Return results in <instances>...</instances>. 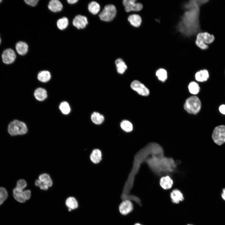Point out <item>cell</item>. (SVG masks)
Returning a JSON list of instances; mask_svg holds the SVG:
<instances>
[{"label": "cell", "mask_w": 225, "mask_h": 225, "mask_svg": "<svg viewBox=\"0 0 225 225\" xmlns=\"http://www.w3.org/2000/svg\"><path fill=\"white\" fill-rule=\"evenodd\" d=\"M205 1L190 0L185 4L184 8L187 10L177 26L178 30L183 35L192 36L199 30V7Z\"/></svg>", "instance_id": "cell-1"}, {"label": "cell", "mask_w": 225, "mask_h": 225, "mask_svg": "<svg viewBox=\"0 0 225 225\" xmlns=\"http://www.w3.org/2000/svg\"><path fill=\"white\" fill-rule=\"evenodd\" d=\"M147 163L153 172L159 175L162 173L172 172L176 168L173 159L163 156H151L147 160Z\"/></svg>", "instance_id": "cell-2"}, {"label": "cell", "mask_w": 225, "mask_h": 225, "mask_svg": "<svg viewBox=\"0 0 225 225\" xmlns=\"http://www.w3.org/2000/svg\"><path fill=\"white\" fill-rule=\"evenodd\" d=\"M8 132L12 136L22 135L26 134L28 128L23 122L15 120L11 122L8 127Z\"/></svg>", "instance_id": "cell-3"}, {"label": "cell", "mask_w": 225, "mask_h": 225, "mask_svg": "<svg viewBox=\"0 0 225 225\" xmlns=\"http://www.w3.org/2000/svg\"><path fill=\"white\" fill-rule=\"evenodd\" d=\"M214 39L212 34L207 32H200L197 35L195 43L200 49L205 50L208 48V44L212 43Z\"/></svg>", "instance_id": "cell-4"}, {"label": "cell", "mask_w": 225, "mask_h": 225, "mask_svg": "<svg viewBox=\"0 0 225 225\" xmlns=\"http://www.w3.org/2000/svg\"><path fill=\"white\" fill-rule=\"evenodd\" d=\"M184 107L185 109L189 113L196 114L200 110L201 101L199 98L196 96L190 97L186 100Z\"/></svg>", "instance_id": "cell-5"}, {"label": "cell", "mask_w": 225, "mask_h": 225, "mask_svg": "<svg viewBox=\"0 0 225 225\" xmlns=\"http://www.w3.org/2000/svg\"><path fill=\"white\" fill-rule=\"evenodd\" d=\"M212 137L214 142L218 145L225 143V125H221L216 127L213 130Z\"/></svg>", "instance_id": "cell-6"}, {"label": "cell", "mask_w": 225, "mask_h": 225, "mask_svg": "<svg viewBox=\"0 0 225 225\" xmlns=\"http://www.w3.org/2000/svg\"><path fill=\"white\" fill-rule=\"evenodd\" d=\"M116 12V9L114 5H107L105 6L104 9L99 15V17L102 21H111L115 17Z\"/></svg>", "instance_id": "cell-7"}, {"label": "cell", "mask_w": 225, "mask_h": 225, "mask_svg": "<svg viewBox=\"0 0 225 225\" xmlns=\"http://www.w3.org/2000/svg\"><path fill=\"white\" fill-rule=\"evenodd\" d=\"M132 89L136 91L139 95L143 96H148L149 95L148 89L142 83L138 80L132 81L130 85Z\"/></svg>", "instance_id": "cell-8"}, {"label": "cell", "mask_w": 225, "mask_h": 225, "mask_svg": "<svg viewBox=\"0 0 225 225\" xmlns=\"http://www.w3.org/2000/svg\"><path fill=\"white\" fill-rule=\"evenodd\" d=\"M136 0H124L123 1L126 12L139 11L142 9L143 7L142 4L140 3H136Z\"/></svg>", "instance_id": "cell-9"}, {"label": "cell", "mask_w": 225, "mask_h": 225, "mask_svg": "<svg viewBox=\"0 0 225 225\" xmlns=\"http://www.w3.org/2000/svg\"><path fill=\"white\" fill-rule=\"evenodd\" d=\"M2 58L3 62L6 64L12 63L16 58V55L14 51L11 48L5 49L3 52Z\"/></svg>", "instance_id": "cell-10"}, {"label": "cell", "mask_w": 225, "mask_h": 225, "mask_svg": "<svg viewBox=\"0 0 225 225\" xmlns=\"http://www.w3.org/2000/svg\"><path fill=\"white\" fill-rule=\"evenodd\" d=\"M73 25L78 29H83L85 28L88 24L87 18L84 16H76L72 21Z\"/></svg>", "instance_id": "cell-11"}, {"label": "cell", "mask_w": 225, "mask_h": 225, "mask_svg": "<svg viewBox=\"0 0 225 225\" xmlns=\"http://www.w3.org/2000/svg\"><path fill=\"white\" fill-rule=\"evenodd\" d=\"M133 208L132 202L128 200L123 201L119 207L120 212L123 215H126L131 212Z\"/></svg>", "instance_id": "cell-12"}, {"label": "cell", "mask_w": 225, "mask_h": 225, "mask_svg": "<svg viewBox=\"0 0 225 225\" xmlns=\"http://www.w3.org/2000/svg\"><path fill=\"white\" fill-rule=\"evenodd\" d=\"M170 197L172 202L176 204H178L180 202L182 201L184 199L182 193L178 189L174 190L171 192Z\"/></svg>", "instance_id": "cell-13"}, {"label": "cell", "mask_w": 225, "mask_h": 225, "mask_svg": "<svg viewBox=\"0 0 225 225\" xmlns=\"http://www.w3.org/2000/svg\"><path fill=\"white\" fill-rule=\"evenodd\" d=\"M48 8L51 11L57 12L61 11L62 8V5L58 0L50 1L48 5Z\"/></svg>", "instance_id": "cell-14"}, {"label": "cell", "mask_w": 225, "mask_h": 225, "mask_svg": "<svg viewBox=\"0 0 225 225\" xmlns=\"http://www.w3.org/2000/svg\"><path fill=\"white\" fill-rule=\"evenodd\" d=\"M28 46L27 43L22 41L18 42L15 46L16 49L18 53L21 55L26 54L28 50Z\"/></svg>", "instance_id": "cell-15"}, {"label": "cell", "mask_w": 225, "mask_h": 225, "mask_svg": "<svg viewBox=\"0 0 225 225\" xmlns=\"http://www.w3.org/2000/svg\"><path fill=\"white\" fill-rule=\"evenodd\" d=\"M173 183L172 179L168 176H167L162 177L160 180V184L163 189L167 190L170 189L172 187Z\"/></svg>", "instance_id": "cell-16"}, {"label": "cell", "mask_w": 225, "mask_h": 225, "mask_svg": "<svg viewBox=\"0 0 225 225\" xmlns=\"http://www.w3.org/2000/svg\"><path fill=\"white\" fill-rule=\"evenodd\" d=\"M34 95L36 99L40 101L45 100L47 97V91L41 88L36 89L34 91Z\"/></svg>", "instance_id": "cell-17"}, {"label": "cell", "mask_w": 225, "mask_h": 225, "mask_svg": "<svg viewBox=\"0 0 225 225\" xmlns=\"http://www.w3.org/2000/svg\"><path fill=\"white\" fill-rule=\"evenodd\" d=\"M209 74L208 71L206 69L201 70L195 74L196 79L198 82H203L207 81L208 78Z\"/></svg>", "instance_id": "cell-18"}, {"label": "cell", "mask_w": 225, "mask_h": 225, "mask_svg": "<svg viewBox=\"0 0 225 225\" xmlns=\"http://www.w3.org/2000/svg\"><path fill=\"white\" fill-rule=\"evenodd\" d=\"M128 20L132 25L136 27L140 26L142 22L141 17L136 14L130 15L128 18Z\"/></svg>", "instance_id": "cell-19"}, {"label": "cell", "mask_w": 225, "mask_h": 225, "mask_svg": "<svg viewBox=\"0 0 225 225\" xmlns=\"http://www.w3.org/2000/svg\"><path fill=\"white\" fill-rule=\"evenodd\" d=\"M118 73L120 74H123L127 68V66L122 59L118 58L115 62Z\"/></svg>", "instance_id": "cell-20"}, {"label": "cell", "mask_w": 225, "mask_h": 225, "mask_svg": "<svg viewBox=\"0 0 225 225\" xmlns=\"http://www.w3.org/2000/svg\"><path fill=\"white\" fill-rule=\"evenodd\" d=\"M13 196L15 199L18 202L23 203L25 202L23 195V190L15 188L13 191Z\"/></svg>", "instance_id": "cell-21"}, {"label": "cell", "mask_w": 225, "mask_h": 225, "mask_svg": "<svg viewBox=\"0 0 225 225\" xmlns=\"http://www.w3.org/2000/svg\"><path fill=\"white\" fill-rule=\"evenodd\" d=\"M38 79L40 82H46L48 81L51 78L50 72L47 70L40 72L38 74Z\"/></svg>", "instance_id": "cell-22"}, {"label": "cell", "mask_w": 225, "mask_h": 225, "mask_svg": "<svg viewBox=\"0 0 225 225\" xmlns=\"http://www.w3.org/2000/svg\"><path fill=\"white\" fill-rule=\"evenodd\" d=\"M91 119L94 123L99 125L103 122L104 118L102 115L97 112H94L91 115Z\"/></svg>", "instance_id": "cell-23"}, {"label": "cell", "mask_w": 225, "mask_h": 225, "mask_svg": "<svg viewBox=\"0 0 225 225\" xmlns=\"http://www.w3.org/2000/svg\"><path fill=\"white\" fill-rule=\"evenodd\" d=\"M91 161L95 163L99 162L102 158V154L101 151L98 149L93 150L90 156Z\"/></svg>", "instance_id": "cell-24"}, {"label": "cell", "mask_w": 225, "mask_h": 225, "mask_svg": "<svg viewBox=\"0 0 225 225\" xmlns=\"http://www.w3.org/2000/svg\"><path fill=\"white\" fill-rule=\"evenodd\" d=\"M38 179L42 183L47 185L49 187L52 185V181L49 175L47 173H43L39 175Z\"/></svg>", "instance_id": "cell-25"}, {"label": "cell", "mask_w": 225, "mask_h": 225, "mask_svg": "<svg viewBox=\"0 0 225 225\" xmlns=\"http://www.w3.org/2000/svg\"><path fill=\"white\" fill-rule=\"evenodd\" d=\"M89 11L93 14H97L99 11L100 6L95 1L90 2L88 6Z\"/></svg>", "instance_id": "cell-26"}, {"label": "cell", "mask_w": 225, "mask_h": 225, "mask_svg": "<svg viewBox=\"0 0 225 225\" xmlns=\"http://www.w3.org/2000/svg\"><path fill=\"white\" fill-rule=\"evenodd\" d=\"M66 204L68 208L72 209H74L78 207V204L77 200L72 197L68 198L66 201Z\"/></svg>", "instance_id": "cell-27"}, {"label": "cell", "mask_w": 225, "mask_h": 225, "mask_svg": "<svg viewBox=\"0 0 225 225\" xmlns=\"http://www.w3.org/2000/svg\"><path fill=\"white\" fill-rule=\"evenodd\" d=\"M68 22V19L66 17H63L57 21V25L59 29L63 30L67 28Z\"/></svg>", "instance_id": "cell-28"}, {"label": "cell", "mask_w": 225, "mask_h": 225, "mask_svg": "<svg viewBox=\"0 0 225 225\" xmlns=\"http://www.w3.org/2000/svg\"><path fill=\"white\" fill-rule=\"evenodd\" d=\"M120 126L123 130L127 132H131L133 129L132 123L127 120L122 121L121 122Z\"/></svg>", "instance_id": "cell-29"}, {"label": "cell", "mask_w": 225, "mask_h": 225, "mask_svg": "<svg viewBox=\"0 0 225 225\" xmlns=\"http://www.w3.org/2000/svg\"><path fill=\"white\" fill-rule=\"evenodd\" d=\"M59 108L61 112L65 115L68 114L71 111L69 104L65 101L62 102L60 104Z\"/></svg>", "instance_id": "cell-30"}, {"label": "cell", "mask_w": 225, "mask_h": 225, "mask_svg": "<svg viewBox=\"0 0 225 225\" xmlns=\"http://www.w3.org/2000/svg\"><path fill=\"white\" fill-rule=\"evenodd\" d=\"M156 74L158 79L162 82H164L167 79V72L163 68H160L157 70Z\"/></svg>", "instance_id": "cell-31"}, {"label": "cell", "mask_w": 225, "mask_h": 225, "mask_svg": "<svg viewBox=\"0 0 225 225\" xmlns=\"http://www.w3.org/2000/svg\"><path fill=\"white\" fill-rule=\"evenodd\" d=\"M188 88L190 92L193 94H198L200 91L198 84L195 82H191L189 84Z\"/></svg>", "instance_id": "cell-32"}, {"label": "cell", "mask_w": 225, "mask_h": 225, "mask_svg": "<svg viewBox=\"0 0 225 225\" xmlns=\"http://www.w3.org/2000/svg\"><path fill=\"white\" fill-rule=\"evenodd\" d=\"M8 196V192L6 189L3 187H0V205L7 199Z\"/></svg>", "instance_id": "cell-33"}, {"label": "cell", "mask_w": 225, "mask_h": 225, "mask_svg": "<svg viewBox=\"0 0 225 225\" xmlns=\"http://www.w3.org/2000/svg\"><path fill=\"white\" fill-rule=\"evenodd\" d=\"M27 186V183L26 181L23 179H21L18 181L16 188L20 190H23Z\"/></svg>", "instance_id": "cell-34"}, {"label": "cell", "mask_w": 225, "mask_h": 225, "mask_svg": "<svg viewBox=\"0 0 225 225\" xmlns=\"http://www.w3.org/2000/svg\"><path fill=\"white\" fill-rule=\"evenodd\" d=\"M25 2L27 4L32 6H35L37 4L38 0H25Z\"/></svg>", "instance_id": "cell-35"}, {"label": "cell", "mask_w": 225, "mask_h": 225, "mask_svg": "<svg viewBox=\"0 0 225 225\" xmlns=\"http://www.w3.org/2000/svg\"><path fill=\"white\" fill-rule=\"evenodd\" d=\"M23 196L26 200L29 199L31 197V192L30 190H27L23 191Z\"/></svg>", "instance_id": "cell-36"}, {"label": "cell", "mask_w": 225, "mask_h": 225, "mask_svg": "<svg viewBox=\"0 0 225 225\" xmlns=\"http://www.w3.org/2000/svg\"><path fill=\"white\" fill-rule=\"evenodd\" d=\"M220 112L222 114L225 115V105L222 104L220 105L219 108Z\"/></svg>", "instance_id": "cell-37"}, {"label": "cell", "mask_w": 225, "mask_h": 225, "mask_svg": "<svg viewBox=\"0 0 225 225\" xmlns=\"http://www.w3.org/2000/svg\"><path fill=\"white\" fill-rule=\"evenodd\" d=\"M39 187L41 189L44 190H48L49 188L47 185L42 183Z\"/></svg>", "instance_id": "cell-38"}, {"label": "cell", "mask_w": 225, "mask_h": 225, "mask_svg": "<svg viewBox=\"0 0 225 225\" xmlns=\"http://www.w3.org/2000/svg\"><path fill=\"white\" fill-rule=\"evenodd\" d=\"M42 183L41 181L39 179L37 180L35 182V185L37 186H39Z\"/></svg>", "instance_id": "cell-39"}, {"label": "cell", "mask_w": 225, "mask_h": 225, "mask_svg": "<svg viewBox=\"0 0 225 225\" xmlns=\"http://www.w3.org/2000/svg\"><path fill=\"white\" fill-rule=\"evenodd\" d=\"M78 1V0H68L67 2L70 4H73L76 3Z\"/></svg>", "instance_id": "cell-40"}, {"label": "cell", "mask_w": 225, "mask_h": 225, "mask_svg": "<svg viewBox=\"0 0 225 225\" xmlns=\"http://www.w3.org/2000/svg\"><path fill=\"white\" fill-rule=\"evenodd\" d=\"M222 198L225 201V188L222 189V192L221 194Z\"/></svg>", "instance_id": "cell-41"}, {"label": "cell", "mask_w": 225, "mask_h": 225, "mask_svg": "<svg viewBox=\"0 0 225 225\" xmlns=\"http://www.w3.org/2000/svg\"><path fill=\"white\" fill-rule=\"evenodd\" d=\"M134 225H142L139 223H136Z\"/></svg>", "instance_id": "cell-42"}, {"label": "cell", "mask_w": 225, "mask_h": 225, "mask_svg": "<svg viewBox=\"0 0 225 225\" xmlns=\"http://www.w3.org/2000/svg\"><path fill=\"white\" fill-rule=\"evenodd\" d=\"M72 209L71 208H68V211H71Z\"/></svg>", "instance_id": "cell-43"}, {"label": "cell", "mask_w": 225, "mask_h": 225, "mask_svg": "<svg viewBox=\"0 0 225 225\" xmlns=\"http://www.w3.org/2000/svg\"><path fill=\"white\" fill-rule=\"evenodd\" d=\"M2 1V0H0V3Z\"/></svg>", "instance_id": "cell-44"}, {"label": "cell", "mask_w": 225, "mask_h": 225, "mask_svg": "<svg viewBox=\"0 0 225 225\" xmlns=\"http://www.w3.org/2000/svg\"><path fill=\"white\" fill-rule=\"evenodd\" d=\"M1 39H0V43H1Z\"/></svg>", "instance_id": "cell-45"}, {"label": "cell", "mask_w": 225, "mask_h": 225, "mask_svg": "<svg viewBox=\"0 0 225 225\" xmlns=\"http://www.w3.org/2000/svg\"><path fill=\"white\" fill-rule=\"evenodd\" d=\"M190 225V224H189V225Z\"/></svg>", "instance_id": "cell-46"}]
</instances>
